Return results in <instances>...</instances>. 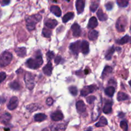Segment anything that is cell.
<instances>
[{"instance_id":"ba28073f","label":"cell","mask_w":131,"mask_h":131,"mask_svg":"<svg viewBox=\"0 0 131 131\" xmlns=\"http://www.w3.org/2000/svg\"><path fill=\"white\" fill-rule=\"evenodd\" d=\"M19 104V100L18 98L16 96H12L10 98L9 102H8V105H7V107L9 110L12 111L14 109H16L17 107Z\"/></svg>"},{"instance_id":"52a82bcc","label":"cell","mask_w":131,"mask_h":131,"mask_svg":"<svg viewBox=\"0 0 131 131\" xmlns=\"http://www.w3.org/2000/svg\"><path fill=\"white\" fill-rule=\"evenodd\" d=\"M80 45H81V42L79 41L73 42V43H71L70 45V49L74 55H77L79 54V51H80Z\"/></svg>"},{"instance_id":"d4e9b609","label":"cell","mask_w":131,"mask_h":131,"mask_svg":"<svg viewBox=\"0 0 131 131\" xmlns=\"http://www.w3.org/2000/svg\"><path fill=\"white\" fill-rule=\"evenodd\" d=\"M130 37L129 36H128V35H126V36H125L121 38L120 39L116 41V42L118 45H125V44L128 43V42H130Z\"/></svg>"},{"instance_id":"5b68a950","label":"cell","mask_w":131,"mask_h":131,"mask_svg":"<svg viewBox=\"0 0 131 131\" xmlns=\"http://www.w3.org/2000/svg\"><path fill=\"white\" fill-rule=\"evenodd\" d=\"M127 25V19L125 16H121L116 23V28L119 32H123Z\"/></svg>"},{"instance_id":"277c9868","label":"cell","mask_w":131,"mask_h":131,"mask_svg":"<svg viewBox=\"0 0 131 131\" xmlns=\"http://www.w3.org/2000/svg\"><path fill=\"white\" fill-rule=\"evenodd\" d=\"M25 84L29 90H32L35 86V76L30 73L27 72L24 77Z\"/></svg>"},{"instance_id":"f546056e","label":"cell","mask_w":131,"mask_h":131,"mask_svg":"<svg viewBox=\"0 0 131 131\" xmlns=\"http://www.w3.org/2000/svg\"><path fill=\"white\" fill-rule=\"evenodd\" d=\"M74 17V13L73 12H68L67 14H66L62 17V21L63 23H66L68 22L70 20L73 19Z\"/></svg>"},{"instance_id":"30bf717a","label":"cell","mask_w":131,"mask_h":131,"mask_svg":"<svg viewBox=\"0 0 131 131\" xmlns=\"http://www.w3.org/2000/svg\"><path fill=\"white\" fill-rule=\"evenodd\" d=\"M51 118L54 122H59L64 118V115L60 111L53 112L51 114Z\"/></svg>"},{"instance_id":"4316f807","label":"cell","mask_w":131,"mask_h":131,"mask_svg":"<svg viewBox=\"0 0 131 131\" xmlns=\"http://www.w3.org/2000/svg\"><path fill=\"white\" fill-rule=\"evenodd\" d=\"M107 120L106 118L104 116H102L100 118V120L98 121L95 124V126L96 127H104V126H106L107 125Z\"/></svg>"},{"instance_id":"ac0fdd59","label":"cell","mask_w":131,"mask_h":131,"mask_svg":"<svg viewBox=\"0 0 131 131\" xmlns=\"http://www.w3.org/2000/svg\"><path fill=\"white\" fill-rule=\"evenodd\" d=\"M50 11L57 17H60L62 14V12L59 7L56 5H53L50 7Z\"/></svg>"},{"instance_id":"f907efd6","label":"cell","mask_w":131,"mask_h":131,"mask_svg":"<svg viewBox=\"0 0 131 131\" xmlns=\"http://www.w3.org/2000/svg\"><path fill=\"white\" fill-rule=\"evenodd\" d=\"M130 30H131V26H130Z\"/></svg>"},{"instance_id":"ee69618b","label":"cell","mask_w":131,"mask_h":131,"mask_svg":"<svg viewBox=\"0 0 131 131\" xmlns=\"http://www.w3.org/2000/svg\"><path fill=\"white\" fill-rule=\"evenodd\" d=\"M61 57L60 56V55H57V57H55V62L56 64H59V63L60 62V61H61Z\"/></svg>"},{"instance_id":"7a4b0ae2","label":"cell","mask_w":131,"mask_h":131,"mask_svg":"<svg viewBox=\"0 0 131 131\" xmlns=\"http://www.w3.org/2000/svg\"><path fill=\"white\" fill-rule=\"evenodd\" d=\"M42 19V16L40 14L32 15L29 16L26 19V28L29 31H32L36 28V25L37 23L39 22Z\"/></svg>"},{"instance_id":"f35d334b","label":"cell","mask_w":131,"mask_h":131,"mask_svg":"<svg viewBox=\"0 0 131 131\" xmlns=\"http://www.w3.org/2000/svg\"><path fill=\"white\" fill-rule=\"evenodd\" d=\"M96 100V97L94 96H88L86 98V101L88 104H93Z\"/></svg>"},{"instance_id":"8fae6325","label":"cell","mask_w":131,"mask_h":131,"mask_svg":"<svg viewBox=\"0 0 131 131\" xmlns=\"http://www.w3.org/2000/svg\"><path fill=\"white\" fill-rule=\"evenodd\" d=\"M85 7V0H77L76 8L79 14L82 13Z\"/></svg>"},{"instance_id":"cb8c5ba5","label":"cell","mask_w":131,"mask_h":131,"mask_svg":"<svg viewBox=\"0 0 131 131\" xmlns=\"http://www.w3.org/2000/svg\"><path fill=\"white\" fill-rule=\"evenodd\" d=\"M15 51H16V54L20 57H24L26 54V49L25 47L17 48L16 49Z\"/></svg>"},{"instance_id":"681fc988","label":"cell","mask_w":131,"mask_h":131,"mask_svg":"<svg viewBox=\"0 0 131 131\" xmlns=\"http://www.w3.org/2000/svg\"><path fill=\"white\" fill-rule=\"evenodd\" d=\"M66 1H67V2H70V0H66Z\"/></svg>"},{"instance_id":"8d00e7d4","label":"cell","mask_w":131,"mask_h":131,"mask_svg":"<svg viewBox=\"0 0 131 131\" xmlns=\"http://www.w3.org/2000/svg\"><path fill=\"white\" fill-rule=\"evenodd\" d=\"M69 91L73 96H76L78 93V89L75 86L73 85L69 88Z\"/></svg>"},{"instance_id":"ab89813d","label":"cell","mask_w":131,"mask_h":131,"mask_svg":"<svg viewBox=\"0 0 131 131\" xmlns=\"http://www.w3.org/2000/svg\"><path fill=\"white\" fill-rule=\"evenodd\" d=\"M46 57H47V59L48 60H51L54 57V53L53 52L51 51H48L46 53Z\"/></svg>"},{"instance_id":"b9f144b4","label":"cell","mask_w":131,"mask_h":131,"mask_svg":"<svg viewBox=\"0 0 131 131\" xmlns=\"http://www.w3.org/2000/svg\"><path fill=\"white\" fill-rule=\"evenodd\" d=\"M46 104H47L48 106H51V105L53 104V100L52 99V98L49 97V98H48L47 99H46Z\"/></svg>"},{"instance_id":"1f68e13d","label":"cell","mask_w":131,"mask_h":131,"mask_svg":"<svg viewBox=\"0 0 131 131\" xmlns=\"http://www.w3.org/2000/svg\"><path fill=\"white\" fill-rule=\"evenodd\" d=\"M11 119V115L8 113H5L1 117V122L3 123H7Z\"/></svg>"},{"instance_id":"9c48e42d","label":"cell","mask_w":131,"mask_h":131,"mask_svg":"<svg viewBox=\"0 0 131 131\" xmlns=\"http://www.w3.org/2000/svg\"><path fill=\"white\" fill-rule=\"evenodd\" d=\"M76 107L78 113L80 114H82L86 111V106L82 100H79L76 103Z\"/></svg>"},{"instance_id":"7402d4cb","label":"cell","mask_w":131,"mask_h":131,"mask_svg":"<svg viewBox=\"0 0 131 131\" xmlns=\"http://www.w3.org/2000/svg\"><path fill=\"white\" fill-rule=\"evenodd\" d=\"M98 37V32L96 30H91L88 34V37L91 41H95Z\"/></svg>"},{"instance_id":"60d3db41","label":"cell","mask_w":131,"mask_h":131,"mask_svg":"<svg viewBox=\"0 0 131 131\" xmlns=\"http://www.w3.org/2000/svg\"><path fill=\"white\" fill-rule=\"evenodd\" d=\"M7 77V75L5 72H1L0 73V84L3 82L5 80V79Z\"/></svg>"},{"instance_id":"4fadbf2b","label":"cell","mask_w":131,"mask_h":131,"mask_svg":"<svg viewBox=\"0 0 131 131\" xmlns=\"http://www.w3.org/2000/svg\"><path fill=\"white\" fill-rule=\"evenodd\" d=\"M80 50L82 53L84 55H87L88 53L89 52V44L88 41H83L81 42V45H80Z\"/></svg>"},{"instance_id":"8992f818","label":"cell","mask_w":131,"mask_h":131,"mask_svg":"<svg viewBox=\"0 0 131 131\" xmlns=\"http://www.w3.org/2000/svg\"><path fill=\"white\" fill-rule=\"evenodd\" d=\"M97 89H98V88H97L96 85H87V86L84 87V88H82V89L81 91H80V95H81L82 96H85L88 95V94L94 92Z\"/></svg>"},{"instance_id":"3957f363","label":"cell","mask_w":131,"mask_h":131,"mask_svg":"<svg viewBox=\"0 0 131 131\" xmlns=\"http://www.w3.org/2000/svg\"><path fill=\"white\" fill-rule=\"evenodd\" d=\"M12 59V54L8 51H5L0 55V66L5 67L11 62Z\"/></svg>"},{"instance_id":"7dc6e473","label":"cell","mask_w":131,"mask_h":131,"mask_svg":"<svg viewBox=\"0 0 131 131\" xmlns=\"http://www.w3.org/2000/svg\"><path fill=\"white\" fill-rule=\"evenodd\" d=\"M85 131H92V128L89 127V128H88V129H87L86 130H85Z\"/></svg>"},{"instance_id":"bcb514c9","label":"cell","mask_w":131,"mask_h":131,"mask_svg":"<svg viewBox=\"0 0 131 131\" xmlns=\"http://www.w3.org/2000/svg\"><path fill=\"white\" fill-rule=\"evenodd\" d=\"M5 102V99L3 98H2V97H0V104L1 103H3Z\"/></svg>"},{"instance_id":"d6986e66","label":"cell","mask_w":131,"mask_h":131,"mask_svg":"<svg viewBox=\"0 0 131 131\" xmlns=\"http://www.w3.org/2000/svg\"><path fill=\"white\" fill-rule=\"evenodd\" d=\"M98 26V21L95 17H91L88 23V28L91 29H93Z\"/></svg>"},{"instance_id":"ffe728a7","label":"cell","mask_w":131,"mask_h":131,"mask_svg":"<svg viewBox=\"0 0 131 131\" xmlns=\"http://www.w3.org/2000/svg\"><path fill=\"white\" fill-rule=\"evenodd\" d=\"M112 71H113V68H112L111 66H106V67L104 68V71H103L102 73L101 78L102 79H104L105 77L109 76V75L111 73Z\"/></svg>"},{"instance_id":"f1b7e54d","label":"cell","mask_w":131,"mask_h":131,"mask_svg":"<svg viewBox=\"0 0 131 131\" xmlns=\"http://www.w3.org/2000/svg\"><path fill=\"white\" fill-rule=\"evenodd\" d=\"M114 93H115V88L113 86L107 87V88L105 89V94L109 97L113 96L114 95Z\"/></svg>"},{"instance_id":"e575fe53","label":"cell","mask_w":131,"mask_h":131,"mask_svg":"<svg viewBox=\"0 0 131 131\" xmlns=\"http://www.w3.org/2000/svg\"><path fill=\"white\" fill-rule=\"evenodd\" d=\"M10 88L11 89H14V90L18 91L20 89V85L17 82L14 81L10 84Z\"/></svg>"},{"instance_id":"2e32d148","label":"cell","mask_w":131,"mask_h":131,"mask_svg":"<svg viewBox=\"0 0 131 131\" xmlns=\"http://www.w3.org/2000/svg\"><path fill=\"white\" fill-rule=\"evenodd\" d=\"M112 105L113 102L111 101H107L103 108V112L105 114H110L111 113H112Z\"/></svg>"},{"instance_id":"d6a6232c","label":"cell","mask_w":131,"mask_h":131,"mask_svg":"<svg viewBox=\"0 0 131 131\" xmlns=\"http://www.w3.org/2000/svg\"><path fill=\"white\" fill-rule=\"evenodd\" d=\"M114 51H115V48H114V47L113 46V47L110 48L109 49V50L107 51L106 55H105V59L108 60H111V59H112V57H113V55L114 53Z\"/></svg>"},{"instance_id":"6da1fadb","label":"cell","mask_w":131,"mask_h":131,"mask_svg":"<svg viewBox=\"0 0 131 131\" xmlns=\"http://www.w3.org/2000/svg\"><path fill=\"white\" fill-rule=\"evenodd\" d=\"M43 64L42 55L41 51H39V54L36 56L35 59H28L26 62V65L28 68L33 70H36L39 68L42 64Z\"/></svg>"},{"instance_id":"836d02e7","label":"cell","mask_w":131,"mask_h":131,"mask_svg":"<svg viewBox=\"0 0 131 131\" xmlns=\"http://www.w3.org/2000/svg\"><path fill=\"white\" fill-rule=\"evenodd\" d=\"M130 0H116L117 4L120 7H126L128 5Z\"/></svg>"},{"instance_id":"7c38bea8","label":"cell","mask_w":131,"mask_h":131,"mask_svg":"<svg viewBox=\"0 0 131 131\" xmlns=\"http://www.w3.org/2000/svg\"><path fill=\"white\" fill-rule=\"evenodd\" d=\"M71 30H72L73 35L74 37H79L81 34V28L79 25L77 23H74L73 25L71 26Z\"/></svg>"},{"instance_id":"f6af8a7d","label":"cell","mask_w":131,"mask_h":131,"mask_svg":"<svg viewBox=\"0 0 131 131\" xmlns=\"http://www.w3.org/2000/svg\"><path fill=\"white\" fill-rule=\"evenodd\" d=\"M10 0H0V3H2V5H7L10 3Z\"/></svg>"},{"instance_id":"74e56055","label":"cell","mask_w":131,"mask_h":131,"mask_svg":"<svg viewBox=\"0 0 131 131\" xmlns=\"http://www.w3.org/2000/svg\"><path fill=\"white\" fill-rule=\"evenodd\" d=\"M120 127L124 131H128V124L125 120H123L120 122Z\"/></svg>"},{"instance_id":"484cf974","label":"cell","mask_w":131,"mask_h":131,"mask_svg":"<svg viewBox=\"0 0 131 131\" xmlns=\"http://www.w3.org/2000/svg\"><path fill=\"white\" fill-rule=\"evenodd\" d=\"M97 16H98V19L102 21H106L108 18V16L105 13H104L102 9L98 10V12H97Z\"/></svg>"},{"instance_id":"44dd1931","label":"cell","mask_w":131,"mask_h":131,"mask_svg":"<svg viewBox=\"0 0 131 131\" xmlns=\"http://www.w3.org/2000/svg\"><path fill=\"white\" fill-rule=\"evenodd\" d=\"M66 125L64 123L54 125L51 127V131H65Z\"/></svg>"},{"instance_id":"c3c4849f","label":"cell","mask_w":131,"mask_h":131,"mask_svg":"<svg viewBox=\"0 0 131 131\" xmlns=\"http://www.w3.org/2000/svg\"><path fill=\"white\" fill-rule=\"evenodd\" d=\"M128 84H129L130 86L131 87V80H130V81H129V82H128Z\"/></svg>"},{"instance_id":"9a60e30c","label":"cell","mask_w":131,"mask_h":131,"mask_svg":"<svg viewBox=\"0 0 131 131\" xmlns=\"http://www.w3.org/2000/svg\"><path fill=\"white\" fill-rule=\"evenodd\" d=\"M45 24L49 28L53 29L57 25L58 22L55 19H47L45 21Z\"/></svg>"},{"instance_id":"e0dca14e","label":"cell","mask_w":131,"mask_h":131,"mask_svg":"<svg viewBox=\"0 0 131 131\" xmlns=\"http://www.w3.org/2000/svg\"><path fill=\"white\" fill-rule=\"evenodd\" d=\"M100 0H91V1L90 10L91 12H94L99 7Z\"/></svg>"},{"instance_id":"5bb4252c","label":"cell","mask_w":131,"mask_h":131,"mask_svg":"<svg viewBox=\"0 0 131 131\" xmlns=\"http://www.w3.org/2000/svg\"><path fill=\"white\" fill-rule=\"evenodd\" d=\"M52 64L50 61H49L48 62V64L45 66V67L42 69V71H43V73L47 76H50L51 75V73H52Z\"/></svg>"},{"instance_id":"7bdbcfd3","label":"cell","mask_w":131,"mask_h":131,"mask_svg":"<svg viewBox=\"0 0 131 131\" xmlns=\"http://www.w3.org/2000/svg\"><path fill=\"white\" fill-rule=\"evenodd\" d=\"M113 5L111 2H109V3L105 5V7H106L107 10H111L113 8Z\"/></svg>"},{"instance_id":"4dcf8cb0","label":"cell","mask_w":131,"mask_h":131,"mask_svg":"<svg viewBox=\"0 0 131 131\" xmlns=\"http://www.w3.org/2000/svg\"><path fill=\"white\" fill-rule=\"evenodd\" d=\"M39 108V105L36 104H31L30 105H28L26 106V109L30 113H33V112L36 111Z\"/></svg>"},{"instance_id":"d590c367","label":"cell","mask_w":131,"mask_h":131,"mask_svg":"<svg viewBox=\"0 0 131 131\" xmlns=\"http://www.w3.org/2000/svg\"><path fill=\"white\" fill-rule=\"evenodd\" d=\"M42 35L45 37H46V38H50L51 36V31L50 30V29L47 28H43L42 30Z\"/></svg>"},{"instance_id":"83f0119b","label":"cell","mask_w":131,"mask_h":131,"mask_svg":"<svg viewBox=\"0 0 131 131\" xmlns=\"http://www.w3.org/2000/svg\"><path fill=\"white\" fill-rule=\"evenodd\" d=\"M46 118H47V116L45 114H42V113H39V114H36L34 116V120L36 122H43Z\"/></svg>"},{"instance_id":"603a6c76","label":"cell","mask_w":131,"mask_h":131,"mask_svg":"<svg viewBox=\"0 0 131 131\" xmlns=\"http://www.w3.org/2000/svg\"><path fill=\"white\" fill-rule=\"evenodd\" d=\"M128 99H129L128 95L126 93H123V92H119L117 94V100H118V101H124V100H127Z\"/></svg>"}]
</instances>
